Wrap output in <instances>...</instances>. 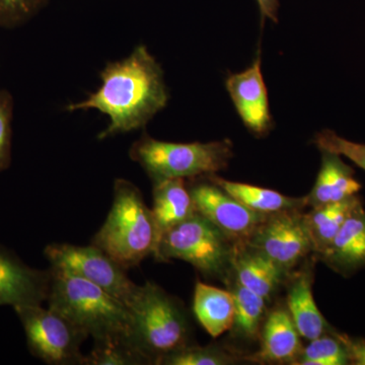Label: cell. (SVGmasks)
I'll return each mask as SVG.
<instances>
[{
	"instance_id": "obj_10",
	"label": "cell",
	"mask_w": 365,
	"mask_h": 365,
	"mask_svg": "<svg viewBox=\"0 0 365 365\" xmlns=\"http://www.w3.org/2000/svg\"><path fill=\"white\" fill-rule=\"evenodd\" d=\"M188 187L196 212L235 242H245L268 215L256 212L223 191L207 178L191 179Z\"/></svg>"
},
{
	"instance_id": "obj_27",
	"label": "cell",
	"mask_w": 365,
	"mask_h": 365,
	"mask_svg": "<svg viewBox=\"0 0 365 365\" xmlns=\"http://www.w3.org/2000/svg\"><path fill=\"white\" fill-rule=\"evenodd\" d=\"M49 0H0V28H16L39 13Z\"/></svg>"
},
{
	"instance_id": "obj_30",
	"label": "cell",
	"mask_w": 365,
	"mask_h": 365,
	"mask_svg": "<svg viewBox=\"0 0 365 365\" xmlns=\"http://www.w3.org/2000/svg\"><path fill=\"white\" fill-rule=\"evenodd\" d=\"M257 2L260 9L262 19H268L277 23L279 0H257Z\"/></svg>"
},
{
	"instance_id": "obj_4",
	"label": "cell",
	"mask_w": 365,
	"mask_h": 365,
	"mask_svg": "<svg viewBox=\"0 0 365 365\" xmlns=\"http://www.w3.org/2000/svg\"><path fill=\"white\" fill-rule=\"evenodd\" d=\"M132 339L150 364L190 345L188 317L179 300L148 281L128 304Z\"/></svg>"
},
{
	"instance_id": "obj_23",
	"label": "cell",
	"mask_w": 365,
	"mask_h": 365,
	"mask_svg": "<svg viewBox=\"0 0 365 365\" xmlns=\"http://www.w3.org/2000/svg\"><path fill=\"white\" fill-rule=\"evenodd\" d=\"M150 364L134 344L131 338H107L93 341L90 354L85 355L83 365Z\"/></svg>"
},
{
	"instance_id": "obj_14",
	"label": "cell",
	"mask_w": 365,
	"mask_h": 365,
	"mask_svg": "<svg viewBox=\"0 0 365 365\" xmlns=\"http://www.w3.org/2000/svg\"><path fill=\"white\" fill-rule=\"evenodd\" d=\"M321 260L335 272L352 275L365 267V210L355 209L323 253Z\"/></svg>"
},
{
	"instance_id": "obj_6",
	"label": "cell",
	"mask_w": 365,
	"mask_h": 365,
	"mask_svg": "<svg viewBox=\"0 0 365 365\" xmlns=\"http://www.w3.org/2000/svg\"><path fill=\"white\" fill-rule=\"evenodd\" d=\"M235 245L220 228L196 212L163 235L155 259L185 261L207 277H222L232 270Z\"/></svg>"
},
{
	"instance_id": "obj_1",
	"label": "cell",
	"mask_w": 365,
	"mask_h": 365,
	"mask_svg": "<svg viewBox=\"0 0 365 365\" xmlns=\"http://www.w3.org/2000/svg\"><path fill=\"white\" fill-rule=\"evenodd\" d=\"M102 86L83 102L67 106V111L98 110L110 118L100 140L143 128L169 101L162 67L145 46L130 56L112 62L101 73Z\"/></svg>"
},
{
	"instance_id": "obj_13",
	"label": "cell",
	"mask_w": 365,
	"mask_h": 365,
	"mask_svg": "<svg viewBox=\"0 0 365 365\" xmlns=\"http://www.w3.org/2000/svg\"><path fill=\"white\" fill-rule=\"evenodd\" d=\"M300 335L287 307L272 309L264 322L260 349L247 359L266 364H294L302 352Z\"/></svg>"
},
{
	"instance_id": "obj_2",
	"label": "cell",
	"mask_w": 365,
	"mask_h": 365,
	"mask_svg": "<svg viewBox=\"0 0 365 365\" xmlns=\"http://www.w3.org/2000/svg\"><path fill=\"white\" fill-rule=\"evenodd\" d=\"M51 284L47 304L86 337L131 338L130 309L122 300L90 281L50 267ZM133 340V339H132Z\"/></svg>"
},
{
	"instance_id": "obj_11",
	"label": "cell",
	"mask_w": 365,
	"mask_h": 365,
	"mask_svg": "<svg viewBox=\"0 0 365 365\" xmlns=\"http://www.w3.org/2000/svg\"><path fill=\"white\" fill-rule=\"evenodd\" d=\"M51 270L31 267L0 245V307L35 306L47 302Z\"/></svg>"
},
{
	"instance_id": "obj_9",
	"label": "cell",
	"mask_w": 365,
	"mask_h": 365,
	"mask_svg": "<svg viewBox=\"0 0 365 365\" xmlns=\"http://www.w3.org/2000/svg\"><path fill=\"white\" fill-rule=\"evenodd\" d=\"M289 272L313 251L304 215L300 209L268 215L245 242Z\"/></svg>"
},
{
	"instance_id": "obj_28",
	"label": "cell",
	"mask_w": 365,
	"mask_h": 365,
	"mask_svg": "<svg viewBox=\"0 0 365 365\" xmlns=\"http://www.w3.org/2000/svg\"><path fill=\"white\" fill-rule=\"evenodd\" d=\"M14 98L7 91H0V173L9 169L11 163V121Z\"/></svg>"
},
{
	"instance_id": "obj_18",
	"label": "cell",
	"mask_w": 365,
	"mask_h": 365,
	"mask_svg": "<svg viewBox=\"0 0 365 365\" xmlns=\"http://www.w3.org/2000/svg\"><path fill=\"white\" fill-rule=\"evenodd\" d=\"M151 211L157 227L158 248L165 232L196 213L193 199L185 180L168 179L153 182Z\"/></svg>"
},
{
	"instance_id": "obj_5",
	"label": "cell",
	"mask_w": 365,
	"mask_h": 365,
	"mask_svg": "<svg viewBox=\"0 0 365 365\" xmlns=\"http://www.w3.org/2000/svg\"><path fill=\"white\" fill-rule=\"evenodd\" d=\"M153 182L168 179H195L227 169L234 157L227 139L202 143H175L141 136L129 150Z\"/></svg>"
},
{
	"instance_id": "obj_29",
	"label": "cell",
	"mask_w": 365,
	"mask_h": 365,
	"mask_svg": "<svg viewBox=\"0 0 365 365\" xmlns=\"http://www.w3.org/2000/svg\"><path fill=\"white\" fill-rule=\"evenodd\" d=\"M347 351L350 364L365 365V338H353L336 331Z\"/></svg>"
},
{
	"instance_id": "obj_7",
	"label": "cell",
	"mask_w": 365,
	"mask_h": 365,
	"mask_svg": "<svg viewBox=\"0 0 365 365\" xmlns=\"http://www.w3.org/2000/svg\"><path fill=\"white\" fill-rule=\"evenodd\" d=\"M25 331L31 354L51 365H83L81 347L86 336L71 322L42 304L14 307Z\"/></svg>"
},
{
	"instance_id": "obj_12",
	"label": "cell",
	"mask_w": 365,
	"mask_h": 365,
	"mask_svg": "<svg viewBox=\"0 0 365 365\" xmlns=\"http://www.w3.org/2000/svg\"><path fill=\"white\" fill-rule=\"evenodd\" d=\"M227 90L245 126L256 135H266L273 122L260 57L246 71L228 76Z\"/></svg>"
},
{
	"instance_id": "obj_26",
	"label": "cell",
	"mask_w": 365,
	"mask_h": 365,
	"mask_svg": "<svg viewBox=\"0 0 365 365\" xmlns=\"http://www.w3.org/2000/svg\"><path fill=\"white\" fill-rule=\"evenodd\" d=\"M314 143L319 150L337 153L365 170V144L348 140L329 129L317 133Z\"/></svg>"
},
{
	"instance_id": "obj_22",
	"label": "cell",
	"mask_w": 365,
	"mask_h": 365,
	"mask_svg": "<svg viewBox=\"0 0 365 365\" xmlns=\"http://www.w3.org/2000/svg\"><path fill=\"white\" fill-rule=\"evenodd\" d=\"M230 290L235 299V319L232 330L242 339L254 341L260 333L265 317L266 299L235 279Z\"/></svg>"
},
{
	"instance_id": "obj_20",
	"label": "cell",
	"mask_w": 365,
	"mask_h": 365,
	"mask_svg": "<svg viewBox=\"0 0 365 365\" xmlns=\"http://www.w3.org/2000/svg\"><path fill=\"white\" fill-rule=\"evenodd\" d=\"M206 178L237 199L239 202L244 204L246 207L263 215H272L280 211L294 210L307 206V196L294 198L283 195L275 190L262 188L245 182L228 181L216 176V174L209 175Z\"/></svg>"
},
{
	"instance_id": "obj_25",
	"label": "cell",
	"mask_w": 365,
	"mask_h": 365,
	"mask_svg": "<svg viewBox=\"0 0 365 365\" xmlns=\"http://www.w3.org/2000/svg\"><path fill=\"white\" fill-rule=\"evenodd\" d=\"M237 362V357L215 345L201 347L188 345L170 353L160 364L167 365H227Z\"/></svg>"
},
{
	"instance_id": "obj_24",
	"label": "cell",
	"mask_w": 365,
	"mask_h": 365,
	"mask_svg": "<svg viewBox=\"0 0 365 365\" xmlns=\"http://www.w3.org/2000/svg\"><path fill=\"white\" fill-rule=\"evenodd\" d=\"M346 364H350L347 351L335 330L309 340L294 362V365Z\"/></svg>"
},
{
	"instance_id": "obj_15",
	"label": "cell",
	"mask_w": 365,
	"mask_h": 365,
	"mask_svg": "<svg viewBox=\"0 0 365 365\" xmlns=\"http://www.w3.org/2000/svg\"><path fill=\"white\" fill-rule=\"evenodd\" d=\"M232 270L237 282L266 300L270 299L287 274L275 262L246 242H235Z\"/></svg>"
},
{
	"instance_id": "obj_21",
	"label": "cell",
	"mask_w": 365,
	"mask_h": 365,
	"mask_svg": "<svg viewBox=\"0 0 365 365\" xmlns=\"http://www.w3.org/2000/svg\"><path fill=\"white\" fill-rule=\"evenodd\" d=\"M360 205H362L361 198L356 195L340 202L312 207V210L304 215L314 253L319 256L325 251L344 225L348 216Z\"/></svg>"
},
{
	"instance_id": "obj_8",
	"label": "cell",
	"mask_w": 365,
	"mask_h": 365,
	"mask_svg": "<svg viewBox=\"0 0 365 365\" xmlns=\"http://www.w3.org/2000/svg\"><path fill=\"white\" fill-rule=\"evenodd\" d=\"M44 254L52 268L90 281L122 300L127 307L138 290L139 285L128 277L126 270L93 245L54 242L46 247Z\"/></svg>"
},
{
	"instance_id": "obj_17",
	"label": "cell",
	"mask_w": 365,
	"mask_h": 365,
	"mask_svg": "<svg viewBox=\"0 0 365 365\" xmlns=\"http://www.w3.org/2000/svg\"><path fill=\"white\" fill-rule=\"evenodd\" d=\"M313 271H299L289 281L287 288V307L300 337L313 340L324 334L332 332L324 318L313 294Z\"/></svg>"
},
{
	"instance_id": "obj_3",
	"label": "cell",
	"mask_w": 365,
	"mask_h": 365,
	"mask_svg": "<svg viewBox=\"0 0 365 365\" xmlns=\"http://www.w3.org/2000/svg\"><path fill=\"white\" fill-rule=\"evenodd\" d=\"M91 245L126 271L148 257H155L158 249L155 218L133 182L124 179L114 182L111 210Z\"/></svg>"
},
{
	"instance_id": "obj_19",
	"label": "cell",
	"mask_w": 365,
	"mask_h": 365,
	"mask_svg": "<svg viewBox=\"0 0 365 365\" xmlns=\"http://www.w3.org/2000/svg\"><path fill=\"white\" fill-rule=\"evenodd\" d=\"M193 311L197 321L211 337H220L234 325L235 299L230 290L197 281Z\"/></svg>"
},
{
	"instance_id": "obj_16",
	"label": "cell",
	"mask_w": 365,
	"mask_h": 365,
	"mask_svg": "<svg viewBox=\"0 0 365 365\" xmlns=\"http://www.w3.org/2000/svg\"><path fill=\"white\" fill-rule=\"evenodd\" d=\"M361 188V184L355 178L354 170L341 155L323 150L321 169L311 193L307 196V205L316 207L340 202L359 195Z\"/></svg>"
}]
</instances>
